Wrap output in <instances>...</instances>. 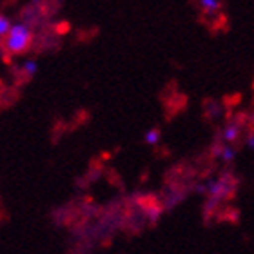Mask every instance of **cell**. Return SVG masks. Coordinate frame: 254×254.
<instances>
[{"mask_svg":"<svg viewBox=\"0 0 254 254\" xmlns=\"http://www.w3.org/2000/svg\"><path fill=\"white\" fill-rule=\"evenodd\" d=\"M22 73H24V76H33V74L37 73V64L33 62V60H27V62H24V65H22Z\"/></svg>","mask_w":254,"mask_h":254,"instance_id":"obj_8","label":"cell"},{"mask_svg":"<svg viewBox=\"0 0 254 254\" xmlns=\"http://www.w3.org/2000/svg\"><path fill=\"white\" fill-rule=\"evenodd\" d=\"M245 145L251 149H254V132H249L247 136H245Z\"/></svg>","mask_w":254,"mask_h":254,"instance_id":"obj_10","label":"cell"},{"mask_svg":"<svg viewBox=\"0 0 254 254\" xmlns=\"http://www.w3.org/2000/svg\"><path fill=\"white\" fill-rule=\"evenodd\" d=\"M31 44V29L26 24H13L4 38V48L11 55H20L24 53Z\"/></svg>","mask_w":254,"mask_h":254,"instance_id":"obj_2","label":"cell"},{"mask_svg":"<svg viewBox=\"0 0 254 254\" xmlns=\"http://www.w3.org/2000/svg\"><path fill=\"white\" fill-rule=\"evenodd\" d=\"M194 190L198 194L207 196V211H214V207H218L223 200H227L229 196L236 190V178L233 175L218 176V178H211L205 182H198L194 186Z\"/></svg>","mask_w":254,"mask_h":254,"instance_id":"obj_1","label":"cell"},{"mask_svg":"<svg viewBox=\"0 0 254 254\" xmlns=\"http://www.w3.org/2000/svg\"><path fill=\"white\" fill-rule=\"evenodd\" d=\"M9 29H11V24H9V20L5 18L4 15H0V37H7V33H9Z\"/></svg>","mask_w":254,"mask_h":254,"instance_id":"obj_9","label":"cell"},{"mask_svg":"<svg viewBox=\"0 0 254 254\" xmlns=\"http://www.w3.org/2000/svg\"><path fill=\"white\" fill-rule=\"evenodd\" d=\"M240 136H242V124L238 122L225 124L223 129L220 131V140H222V143H227V145H233Z\"/></svg>","mask_w":254,"mask_h":254,"instance_id":"obj_3","label":"cell"},{"mask_svg":"<svg viewBox=\"0 0 254 254\" xmlns=\"http://www.w3.org/2000/svg\"><path fill=\"white\" fill-rule=\"evenodd\" d=\"M160 140H162V132H160V129H156V127L145 131V134H143V142L147 143V145H158Z\"/></svg>","mask_w":254,"mask_h":254,"instance_id":"obj_7","label":"cell"},{"mask_svg":"<svg viewBox=\"0 0 254 254\" xmlns=\"http://www.w3.org/2000/svg\"><path fill=\"white\" fill-rule=\"evenodd\" d=\"M222 2H218V0H201L200 2V9L203 11V15L207 16H214L218 15L220 11H222Z\"/></svg>","mask_w":254,"mask_h":254,"instance_id":"obj_5","label":"cell"},{"mask_svg":"<svg viewBox=\"0 0 254 254\" xmlns=\"http://www.w3.org/2000/svg\"><path fill=\"white\" fill-rule=\"evenodd\" d=\"M212 154L222 160L223 164H233L234 160H236V149L233 145H227V143L222 142L212 147Z\"/></svg>","mask_w":254,"mask_h":254,"instance_id":"obj_4","label":"cell"},{"mask_svg":"<svg viewBox=\"0 0 254 254\" xmlns=\"http://www.w3.org/2000/svg\"><path fill=\"white\" fill-rule=\"evenodd\" d=\"M164 207L158 205V203H151V205L145 207V216H147V220L151 223H156L162 218V214H164Z\"/></svg>","mask_w":254,"mask_h":254,"instance_id":"obj_6","label":"cell"}]
</instances>
